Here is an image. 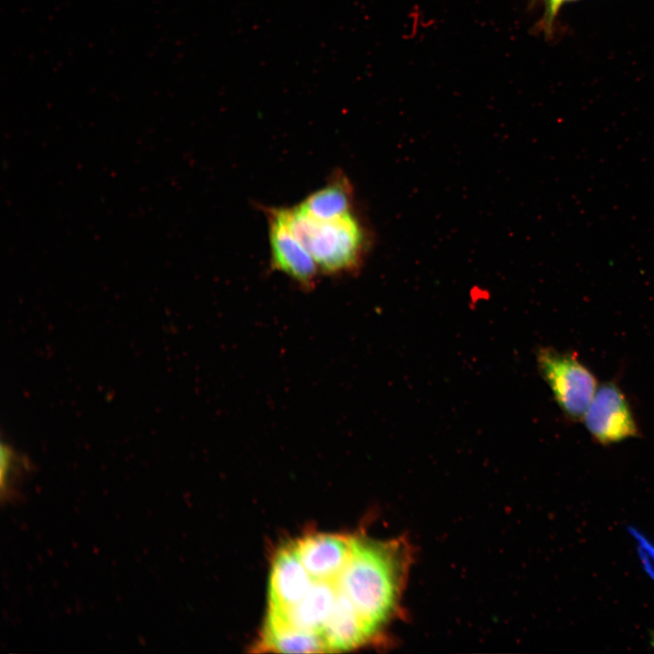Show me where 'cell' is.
<instances>
[{"instance_id": "obj_1", "label": "cell", "mask_w": 654, "mask_h": 654, "mask_svg": "<svg viewBox=\"0 0 654 654\" xmlns=\"http://www.w3.org/2000/svg\"><path fill=\"white\" fill-rule=\"evenodd\" d=\"M411 560L404 539L352 538L350 559L336 584L375 634L399 612Z\"/></svg>"}, {"instance_id": "obj_2", "label": "cell", "mask_w": 654, "mask_h": 654, "mask_svg": "<svg viewBox=\"0 0 654 654\" xmlns=\"http://www.w3.org/2000/svg\"><path fill=\"white\" fill-rule=\"evenodd\" d=\"M276 209L292 233L311 253L321 273L344 276L359 269L366 236L353 213L337 219L322 221L307 216L296 206Z\"/></svg>"}, {"instance_id": "obj_3", "label": "cell", "mask_w": 654, "mask_h": 654, "mask_svg": "<svg viewBox=\"0 0 654 654\" xmlns=\"http://www.w3.org/2000/svg\"><path fill=\"white\" fill-rule=\"evenodd\" d=\"M539 370L563 414L572 421H582L599 387L593 372L573 352L540 349Z\"/></svg>"}, {"instance_id": "obj_4", "label": "cell", "mask_w": 654, "mask_h": 654, "mask_svg": "<svg viewBox=\"0 0 654 654\" xmlns=\"http://www.w3.org/2000/svg\"><path fill=\"white\" fill-rule=\"evenodd\" d=\"M582 421L590 435L601 445L618 443L639 435L630 403L614 382L599 385Z\"/></svg>"}, {"instance_id": "obj_5", "label": "cell", "mask_w": 654, "mask_h": 654, "mask_svg": "<svg viewBox=\"0 0 654 654\" xmlns=\"http://www.w3.org/2000/svg\"><path fill=\"white\" fill-rule=\"evenodd\" d=\"M271 267L288 276L303 291L317 284L320 270L276 208L267 210Z\"/></svg>"}, {"instance_id": "obj_6", "label": "cell", "mask_w": 654, "mask_h": 654, "mask_svg": "<svg viewBox=\"0 0 654 654\" xmlns=\"http://www.w3.org/2000/svg\"><path fill=\"white\" fill-rule=\"evenodd\" d=\"M292 547L312 578L332 580L341 574L350 559L352 538L314 534L298 540Z\"/></svg>"}, {"instance_id": "obj_7", "label": "cell", "mask_w": 654, "mask_h": 654, "mask_svg": "<svg viewBox=\"0 0 654 654\" xmlns=\"http://www.w3.org/2000/svg\"><path fill=\"white\" fill-rule=\"evenodd\" d=\"M313 580L292 545L283 548L276 554L270 571L269 608L286 609L297 604L308 593Z\"/></svg>"}, {"instance_id": "obj_8", "label": "cell", "mask_w": 654, "mask_h": 654, "mask_svg": "<svg viewBox=\"0 0 654 654\" xmlns=\"http://www.w3.org/2000/svg\"><path fill=\"white\" fill-rule=\"evenodd\" d=\"M337 594L336 579L332 580H314L308 593L297 604L286 609L269 608L268 614L294 628L322 635V628L332 611Z\"/></svg>"}, {"instance_id": "obj_9", "label": "cell", "mask_w": 654, "mask_h": 654, "mask_svg": "<svg viewBox=\"0 0 654 654\" xmlns=\"http://www.w3.org/2000/svg\"><path fill=\"white\" fill-rule=\"evenodd\" d=\"M374 635L376 634L349 599L338 590L332 611L322 630L328 650H345L359 647L371 640Z\"/></svg>"}, {"instance_id": "obj_10", "label": "cell", "mask_w": 654, "mask_h": 654, "mask_svg": "<svg viewBox=\"0 0 654 654\" xmlns=\"http://www.w3.org/2000/svg\"><path fill=\"white\" fill-rule=\"evenodd\" d=\"M352 204L351 183L344 174L338 173L307 195L296 207L311 218L328 221L352 213Z\"/></svg>"}, {"instance_id": "obj_11", "label": "cell", "mask_w": 654, "mask_h": 654, "mask_svg": "<svg viewBox=\"0 0 654 654\" xmlns=\"http://www.w3.org/2000/svg\"><path fill=\"white\" fill-rule=\"evenodd\" d=\"M263 647L283 653H317L329 651L322 635L294 628L268 614L263 629Z\"/></svg>"}, {"instance_id": "obj_12", "label": "cell", "mask_w": 654, "mask_h": 654, "mask_svg": "<svg viewBox=\"0 0 654 654\" xmlns=\"http://www.w3.org/2000/svg\"><path fill=\"white\" fill-rule=\"evenodd\" d=\"M28 461L9 444H1V496L8 501L15 494L19 477L28 471Z\"/></svg>"}, {"instance_id": "obj_13", "label": "cell", "mask_w": 654, "mask_h": 654, "mask_svg": "<svg viewBox=\"0 0 654 654\" xmlns=\"http://www.w3.org/2000/svg\"><path fill=\"white\" fill-rule=\"evenodd\" d=\"M567 1L569 0H546V24H551L560 7Z\"/></svg>"}]
</instances>
